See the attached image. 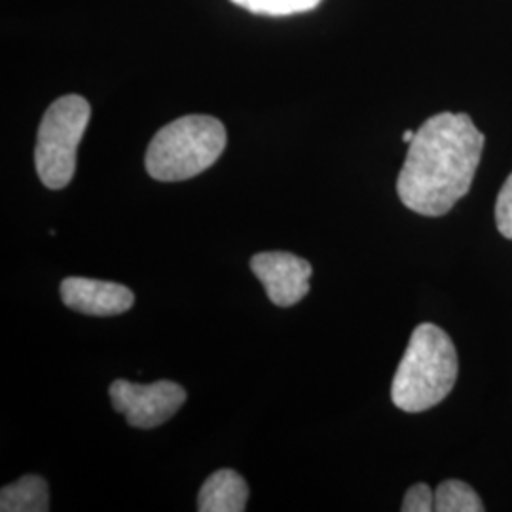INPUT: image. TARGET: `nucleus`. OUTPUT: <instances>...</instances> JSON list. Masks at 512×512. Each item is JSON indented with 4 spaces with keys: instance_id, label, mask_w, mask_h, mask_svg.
I'll return each instance as SVG.
<instances>
[{
    "instance_id": "obj_9",
    "label": "nucleus",
    "mask_w": 512,
    "mask_h": 512,
    "mask_svg": "<svg viewBox=\"0 0 512 512\" xmlns=\"http://www.w3.org/2000/svg\"><path fill=\"white\" fill-rule=\"evenodd\" d=\"M0 511H50V490L46 480L37 475H25L14 484L4 486L0 492Z\"/></svg>"
},
{
    "instance_id": "obj_10",
    "label": "nucleus",
    "mask_w": 512,
    "mask_h": 512,
    "mask_svg": "<svg viewBox=\"0 0 512 512\" xmlns=\"http://www.w3.org/2000/svg\"><path fill=\"white\" fill-rule=\"evenodd\" d=\"M437 512H482L484 505L475 490L461 480H446L435 492Z\"/></svg>"
},
{
    "instance_id": "obj_11",
    "label": "nucleus",
    "mask_w": 512,
    "mask_h": 512,
    "mask_svg": "<svg viewBox=\"0 0 512 512\" xmlns=\"http://www.w3.org/2000/svg\"><path fill=\"white\" fill-rule=\"evenodd\" d=\"M230 2L253 14L281 18V16L310 12L315 6H319L321 0H230Z\"/></svg>"
},
{
    "instance_id": "obj_1",
    "label": "nucleus",
    "mask_w": 512,
    "mask_h": 512,
    "mask_svg": "<svg viewBox=\"0 0 512 512\" xmlns=\"http://www.w3.org/2000/svg\"><path fill=\"white\" fill-rule=\"evenodd\" d=\"M482 148L484 135L469 114L431 116L416 131L399 173L404 207L423 217L446 215L471 190Z\"/></svg>"
},
{
    "instance_id": "obj_12",
    "label": "nucleus",
    "mask_w": 512,
    "mask_h": 512,
    "mask_svg": "<svg viewBox=\"0 0 512 512\" xmlns=\"http://www.w3.org/2000/svg\"><path fill=\"white\" fill-rule=\"evenodd\" d=\"M495 224L507 239H512V173L499 190L495 202Z\"/></svg>"
},
{
    "instance_id": "obj_5",
    "label": "nucleus",
    "mask_w": 512,
    "mask_h": 512,
    "mask_svg": "<svg viewBox=\"0 0 512 512\" xmlns=\"http://www.w3.org/2000/svg\"><path fill=\"white\" fill-rule=\"evenodd\" d=\"M109 393L114 410L124 414L129 425L137 429H154L171 420L186 401L184 387L167 380L148 385L114 380Z\"/></svg>"
},
{
    "instance_id": "obj_7",
    "label": "nucleus",
    "mask_w": 512,
    "mask_h": 512,
    "mask_svg": "<svg viewBox=\"0 0 512 512\" xmlns=\"http://www.w3.org/2000/svg\"><path fill=\"white\" fill-rule=\"evenodd\" d=\"M61 300L69 310L110 317L131 310L133 291L112 281H99L90 277H67L61 283Z\"/></svg>"
},
{
    "instance_id": "obj_4",
    "label": "nucleus",
    "mask_w": 512,
    "mask_h": 512,
    "mask_svg": "<svg viewBox=\"0 0 512 512\" xmlns=\"http://www.w3.org/2000/svg\"><path fill=\"white\" fill-rule=\"evenodd\" d=\"M92 118V107L82 95H63L54 101L37 133L35 165L42 184L61 190L73 181L76 152Z\"/></svg>"
},
{
    "instance_id": "obj_8",
    "label": "nucleus",
    "mask_w": 512,
    "mask_h": 512,
    "mask_svg": "<svg viewBox=\"0 0 512 512\" xmlns=\"http://www.w3.org/2000/svg\"><path fill=\"white\" fill-rule=\"evenodd\" d=\"M249 501L247 482L232 469H220L209 476L198 495L200 512H241Z\"/></svg>"
},
{
    "instance_id": "obj_2",
    "label": "nucleus",
    "mask_w": 512,
    "mask_h": 512,
    "mask_svg": "<svg viewBox=\"0 0 512 512\" xmlns=\"http://www.w3.org/2000/svg\"><path fill=\"white\" fill-rule=\"evenodd\" d=\"M458 351L433 323L418 325L391 385V399L403 412H425L442 403L458 380Z\"/></svg>"
},
{
    "instance_id": "obj_14",
    "label": "nucleus",
    "mask_w": 512,
    "mask_h": 512,
    "mask_svg": "<svg viewBox=\"0 0 512 512\" xmlns=\"http://www.w3.org/2000/svg\"><path fill=\"white\" fill-rule=\"evenodd\" d=\"M414 137H416V131H412V129H408V131H404L403 141H404V143H408V145H410V143H412V141H414Z\"/></svg>"
},
{
    "instance_id": "obj_3",
    "label": "nucleus",
    "mask_w": 512,
    "mask_h": 512,
    "mask_svg": "<svg viewBox=\"0 0 512 512\" xmlns=\"http://www.w3.org/2000/svg\"><path fill=\"white\" fill-rule=\"evenodd\" d=\"M226 148V129L213 116H183L160 129L148 145V175L162 183H181L209 169Z\"/></svg>"
},
{
    "instance_id": "obj_6",
    "label": "nucleus",
    "mask_w": 512,
    "mask_h": 512,
    "mask_svg": "<svg viewBox=\"0 0 512 512\" xmlns=\"http://www.w3.org/2000/svg\"><path fill=\"white\" fill-rule=\"evenodd\" d=\"M251 270L279 308L294 306L310 293L313 268L308 260L293 253H258L251 258Z\"/></svg>"
},
{
    "instance_id": "obj_13",
    "label": "nucleus",
    "mask_w": 512,
    "mask_h": 512,
    "mask_svg": "<svg viewBox=\"0 0 512 512\" xmlns=\"http://www.w3.org/2000/svg\"><path fill=\"white\" fill-rule=\"evenodd\" d=\"M403 512L435 511V494L427 484H414L403 499Z\"/></svg>"
}]
</instances>
